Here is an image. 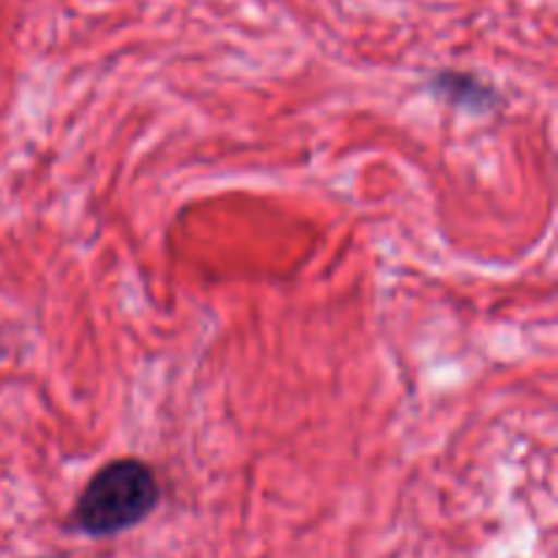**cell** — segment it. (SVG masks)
Segmentation results:
<instances>
[{
    "instance_id": "6da1fadb",
    "label": "cell",
    "mask_w": 558,
    "mask_h": 558,
    "mask_svg": "<svg viewBox=\"0 0 558 558\" xmlns=\"http://www.w3.org/2000/svg\"><path fill=\"white\" fill-rule=\"evenodd\" d=\"M161 501L156 472L140 458H118L98 469L76 499L71 523L85 537H114L140 526Z\"/></svg>"
}]
</instances>
